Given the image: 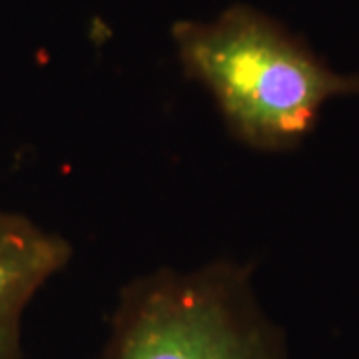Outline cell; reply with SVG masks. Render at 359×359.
Returning a JSON list of instances; mask_svg holds the SVG:
<instances>
[{"instance_id": "1", "label": "cell", "mask_w": 359, "mask_h": 359, "mask_svg": "<svg viewBox=\"0 0 359 359\" xmlns=\"http://www.w3.org/2000/svg\"><path fill=\"white\" fill-rule=\"evenodd\" d=\"M172 40L184 74L208 90L231 138L257 152L294 150L330 100L359 96V74L332 70L248 4H231L210 22L178 20Z\"/></svg>"}, {"instance_id": "3", "label": "cell", "mask_w": 359, "mask_h": 359, "mask_svg": "<svg viewBox=\"0 0 359 359\" xmlns=\"http://www.w3.org/2000/svg\"><path fill=\"white\" fill-rule=\"evenodd\" d=\"M72 259L65 236L0 210V359H22V321L34 295Z\"/></svg>"}, {"instance_id": "2", "label": "cell", "mask_w": 359, "mask_h": 359, "mask_svg": "<svg viewBox=\"0 0 359 359\" xmlns=\"http://www.w3.org/2000/svg\"><path fill=\"white\" fill-rule=\"evenodd\" d=\"M104 359H287V347L257 302L252 269L218 259L126 283Z\"/></svg>"}]
</instances>
